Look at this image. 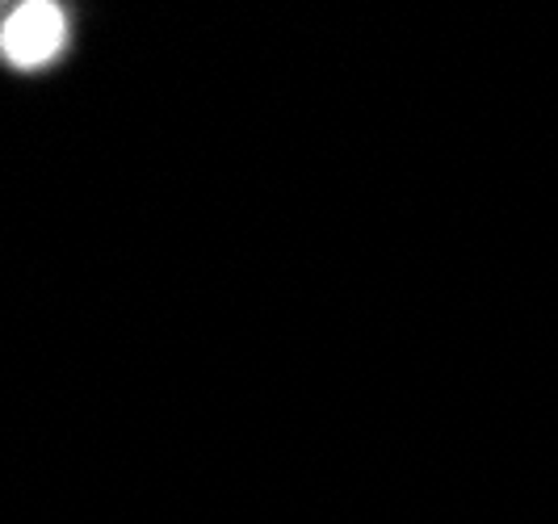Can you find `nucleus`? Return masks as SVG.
Wrapping results in <instances>:
<instances>
[{
    "label": "nucleus",
    "mask_w": 558,
    "mask_h": 524,
    "mask_svg": "<svg viewBox=\"0 0 558 524\" xmlns=\"http://www.w3.org/2000/svg\"><path fill=\"white\" fill-rule=\"evenodd\" d=\"M63 38H68V17L59 4H47V0L17 4L0 29V56L22 72H34L63 51Z\"/></svg>",
    "instance_id": "obj_1"
}]
</instances>
